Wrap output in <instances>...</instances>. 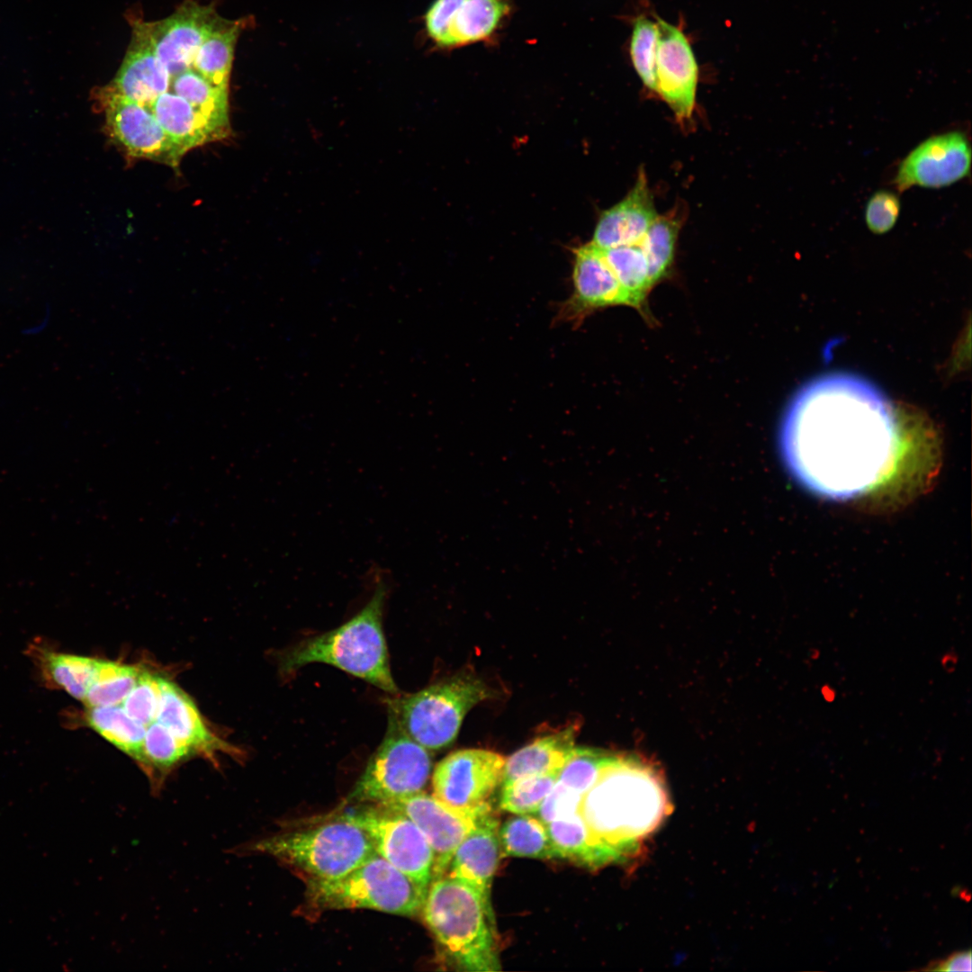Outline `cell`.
<instances>
[{"label":"cell","instance_id":"ffe728a7","mask_svg":"<svg viewBox=\"0 0 972 972\" xmlns=\"http://www.w3.org/2000/svg\"><path fill=\"white\" fill-rule=\"evenodd\" d=\"M658 217L643 169L627 195L600 215L591 243L599 248L638 244Z\"/></svg>","mask_w":972,"mask_h":972},{"label":"cell","instance_id":"f1b7e54d","mask_svg":"<svg viewBox=\"0 0 972 972\" xmlns=\"http://www.w3.org/2000/svg\"><path fill=\"white\" fill-rule=\"evenodd\" d=\"M499 840L505 856L554 859L547 827L536 816L509 817L499 827Z\"/></svg>","mask_w":972,"mask_h":972},{"label":"cell","instance_id":"83f0119b","mask_svg":"<svg viewBox=\"0 0 972 972\" xmlns=\"http://www.w3.org/2000/svg\"><path fill=\"white\" fill-rule=\"evenodd\" d=\"M39 655L40 670L47 682L84 701L94 681L99 660L50 651H42Z\"/></svg>","mask_w":972,"mask_h":972},{"label":"cell","instance_id":"ab89813d","mask_svg":"<svg viewBox=\"0 0 972 972\" xmlns=\"http://www.w3.org/2000/svg\"><path fill=\"white\" fill-rule=\"evenodd\" d=\"M924 970L931 971H971L972 956L971 950L954 952L945 959L930 963Z\"/></svg>","mask_w":972,"mask_h":972},{"label":"cell","instance_id":"d6986e66","mask_svg":"<svg viewBox=\"0 0 972 972\" xmlns=\"http://www.w3.org/2000/svg\"><path fill=\"white\" fill-rule=\"evenodd\" d=\"M170 80L143 22H137L122 63L107 88L148 108L158 95L168 90Z\"/></svg>","mask_w":972,"mask_h":972},{"label":"cell","instance_id":"ba28073f","mask_svg":"<svg viewBox=\"0 0 972 972\" xmlns=\"http://www.w3.org/2000/svg\"><path fill=\"white\" fill-rule=\"evenodd\" d=\"M432 769L429 751L391 716L385 736L369 759L348 800L383 806L421 792Z\"/></svg>","mask_w":972,"mask_h":972},{"label":"cell","instance_id":"9a60e30c","mask_svg":"<svg viewBox=\"0 0 972 972\" xmlns=\"http://www.w3.org/2000/svg\"><path fill=\"white\" fill-rule=\"evenodd\" d=\"M655 94L670 106L679 123L690 122L696 104L698 66L683 29L657 17Z\"/></svg>","mask_w":972,"mask_h":972},{"label":"cell","instance_id":"f35d334b","mask_svg":"<svg viewBox=\"0 0 972 972\" xmlns=\"http://www.w3.org/2000/svg\"><path fill=\"white\" fill-rule=\"evenodd\" d=\"M582 795L557 780L535 814L544 824L567 821L579 815Z\"/></svg>","mask_w":972,"mask_h":972},{"label":"cell","instance_id":"f546056e","mask_svg":"<svg viewBox=\"0 0 972 972\" xmlns=\"http://www.w3.org/2000/svg\"><path fill=\"white\" fill-rule=\"evenodd\" d=\"M175 94L185 99L216 126L230 133L228 89L220 88L194 69H187L170 80Z\"/></svg>","mask_w":972,"mask_h":972},{"label":"cell","instance_id":"4dcf8cb0","mask_svg":"<svg viewBox=\"0 0 972 972\" xmlns=\"http://www.w3.org/2000/svg\"><path fill=\"white\" fill-rule=\"evenodd\" d=\"M145 765L142 769L154 790H159L168 772L193 753L166 726L154 721L146 727L143 741Z\"/></svg>","mask_w":972,"mask_h":972},{"label":"cell","instance_id":"4fadbf2b","mask_svg":"<svg viewBox=\"0 0 972 972\" xmlns=\"http://www.w3.org/2000/svg\"><path fill=\"white\" fill-rule=\"evenodd\" d=\"M971 146L960 130L932 135L914 147L899 163L892 184L904 192L912 187L939 189L970 174Z\"/></svg>","mask_w":972,"mask_h":972},{"label":"cell","instance_id":"d6a6232c","mask_svg":"<svg viewBox=\"0 0 972 972\" xmlns=\"http://www.w3.org/2000/svg\"><path fill=\"white\" fill-rule=\"evenodd\" d=\"M140 672L131 665L99 660L83 702L88 707L120 705L136 684Z\"/></svg>","mask_w":972,"mask_h":972},{"label":"cell","instance_id":"7c38bea8","mask_svg":"<svg viewBox=\"0 0 972 972\" xmlns=\"http://www.w3.org/2000/svg\"><path fill=\"white\" fill-rule=\"evenodd\" d=\"M379 806L403 814L423 832L434 854L432 880L446 874L458 845L492 810L490 803L474 810L457 809L422 791Z\"/></svg>","mask_w":972,"mask_h":972},{"label":"cell","instance_id":"8d00e7d4","mask_svg":"<svg viewBox=\"0 0 972 972\" xmlns=\"http://www.w3.org/2000/svg\"><path fill=\"white\" fill-rule=\"evenodd\" d=\"M160 698L161 677L140 670L122 706L131 718L147 727L157 719Z\"/></svg>","mask_w":972,"mask_h":972},{"label":"cell","instance_id":"7402d4cb","mask_svg":"<svg viewBox=\"0 0 972 972\" xmlns=\"http://www.w3.org/2000/svg\"><path fill=\"white\" fill-rule=\"evenodd\" d=\"M148 109L184 154L229 135L174 92L158 95Z\"/></svg>","mask_w":972,"mask_h":972},{"label":"cell","instance_id":"836d02e7","mask_svg":"<svg viewBox=\"0 0 972 972\" xmlns=\"http://www.w3.org/2000/svg\"><path fill=\"white\" fill-rule=\"evenodd\" d=\"M558 775H530L501 784L500 807L516 814H535L557 782Z\"/></svg>","mask_w":972,"mask_h":972},{"label":"cell","instance_id":"4316f807","mask_svg":"<svg viewBox=\"0 0 972 972\" xmlns=\"http://www.w3.org/2000/svg\"><path fill=\"white\" fill-rule=\"evenodd\" d=\"M612 272L632 297L635 310L647 318V297L654 287L645 255L639 244L600 248Z\"/></svg>","mask_w":972,"mask_h":972},{"label":"cell","instance_id":"7a4b0ae2","mask_svg":"<svg viewBox=\"0 0 972 972\" xmlns=\"http://www.w3.org/2000/svg\"><path fill=\"white\" fill-rule=\"evenodd\" d=\"M671 807L662 775L652 764L636 756L611 754L582 795L579 814L592 837L621 862L639 852Z\"/></svg>","mask_w":972,"mask_h":972},{"label":"cell","instance_id":"484cf974","mask_svg":"<svg viewBox=\"0 0 972 972\" xmlns=\"http://www.w3.org/2000/svg\"><path fill=\"white\" fill-rule=\"evenodd\" d=\"M85 720L95 733L135 760L141 769L144 768L146 726L131 718L122 706L88 707Z\"/></svg>","mask_w":972,"mask_h":972},{"label":"cell","instance_id":"cb8c5ba5","mask_svg":"<svg viewBox=\"0 0 972 972\" xmlns=\"http://www.w3.org/2000/svg\"><path fill=\"white\" fill-rule=\"evenodd\" d=\"M554 852L562 859L591 869L619 862L616 855L595 840L581 817L545 824Z\"/></svg>","mask_w":972,"mask_h":972},{"label":"cell","instance_id":"6da1fadb","mask_svg":"<svg viewBox=\"0 0 972 972\" xmlns=\"http://www.w3.org/2000/svg\"><path fill=\"white\" fill-rule=\"evenodd\" d=\"M898 411L868 379L816 376L793 395L780 420L786 470L809 492L834 501L860 497L892 471L901 449Z\"/></svg>","mask_w":972,"mask_h":972},{"label":"cell","instance_id":"8fae6325","mask_svg":"<svg viewBox=\"0 0 972 972\" xmlns=\"http://www.w3.org/2000/svg\"><path fill=\"white\" fill-rule=\"evenodd\" d=\"M505 760L499 753L483 749L454 752L435 768L434 796L457 809L474 810L490 804L501 783Z\"/></svg>","mask_w":972,"mask_h":972},{"label":"cell","instance_id":"d590c367","mask_svg":"<svg viewBox=\"0 0 972 972\" xmlns=\"http://www.w3.org/2000/svg\"><path fill=\"white\" fill-rule=\"evenodd\" d=\"M611 754L590 748H574L561 770L558 781L583 795L595 782Z\"/></svg>","mask_w":972,"mask_h":972},{"label":"cell","instance_id":"277c9868","mask_svg":"<svg viewBox=\"0 0 972 972\" xmlns=\"http://www.w3.org/2000/svg\"><path fill=\"white\" fill-rule=\"evenodd\" d=\"M421 912L446 958L458 970L500 969L492 908L472 886L447 875L435 878Z\"/></svg>","mask_w":972,"mask_h":972},{"label":"cell","instance_id":"3957f363","mask_svg":"<svg viewBox=\"0 0 972 972\" xmlns=\"http://www.w3.org/2000/svg\"><path fill=\"white\" fill-rule=\"evenodd\" d=\"M388 591L387 583L380 578L367 603L348 621L281 652L277 655L281 673L289 675L307 664L321 662L397 694L382 627Z\"/></svg>","mask_w":972,"mask_h":972},{"label":"cell","instance_id":"d4e9b609","mask_svg":"<svg viewBox=\"0 0 972 972\" xmlns=\"http://www.w3.org/2000/svg\"><path fill=\"white\" fill-rule=\"evenodd\" d=\"M241 29L240 21L221 18L200 46L192 68L212 85L228 89L235 47Z\"/></svg>","mask_w":972,"mask_h":972},{"label":"cell","instance_id":"74e56055","mask_svg":"<svg viewBox=\"0 0 972 972\" xmlns=\"http://www.w3.org/2000/svg\"><path fill=\"white\" fill-rule=\"evenodd\" d=\"M901 211L899 196L890 190L874 193L865 206L864 219L868 229L874 234L882 235L896 224Z\"/></svg>","mask_w":972,"mask_h":972},{"label":"cell","instance_id":"5bb4252c","mask_svg":"<svg viewBox=\"0 0 972 972\" xmlns=\"http://www.w3.org/2000/svg\"><path fill=\"white\" fill-rule=\"evenodd\" d=\"M110 135L134 158L177 166L184 155L152 112L107 87L99 93Z\"/></svg>","mask_w":972,"mask_h":972},{"label":"cell","instance_id":"44dd1931","mask_svg":"<svg viewBox=\"0 0 972 972\" xmlns=\"http://www.w3.org/2000/svg\"><path fill=\"white\" fill-rule=\"evenodd\" d=\"M156 721L166 726L193 752L212 760L217 752H231L230 746L210 732L192 698L176 684L161 678V698Z\"/></svg>","mask_w":972,"mask_h":972},{"label":"cell","instance_id":"8992f818","mask_svg":"<svg viewBox=\"0 0 972 972\" xmlns=\"http://www.w3.org/2000/svg\"><path fill=\"white\" fill-rule=\"evenodd\" d=\"M492 696L481 679L459 673L416 693L388 699V716L421 746L439 751L455 740L465 715Z\"/></svg>","mask_w":972,"mask_h":972},{"label":"cell","instance_id":"ac0fdd59","mask_svg":"<svg viewBox=\"0 0 972 972\" xmlns=\"http://www.w3.org/2000/svg\"><path fill=\"white\" fill-rule=\"evenodd\" d=\"M499 824L493 810L482 814L456 848L446 870L447 876L475 889L490 907L492 880L500 856Z\"/></svg>","mask_w":972,"mask_h":972},{"label":"cell","instance_id":"5b68a950","mask_svg":"<svg viewBox=\"0 0 972 972\" xmlns=\"http://www.w3.org/2000/svg\"><path fill=\"white\" fill-rule=\"evenodd\" d=\"M266 854L310 878H338L375 853L368 834L340 815L321 824L261 839L239 850Z\"/></svg>","mask_w":972,"mask_h":972},{"label":"cell","instance_id":"30bf717a","mask_svg":"<svg viewBox=\"0 0 972 972\" xmlns=\"http://www.w3.org/2000/svg\"><path fill=\"white\" fill-rule=\"evenodd\" d=\"M511 8L510 0H433L424 14L425 33L439 50L489 43Z\"/></svg>","mask_w":972,"mask_h":972},{"label":"cell","instance_id":"52a82bcc","mask_svg":"<svg viewBox=\"0 0 972 972\" xmlns=\"http://www.w3.org/2000/svg\"><path fill=\"white\" fill-rule=\"evenodd\" d=\"M428 888L375 852L338 878H309L307 896L322 910L365 908L412 916L421 912Z\"/></svg>","mask_w":972,"mask_h":972},{"label":"cell","instance_id":"2e32d148","mask_svg":"<svg viewBox=\"0 0 972 972\" xmlns=\"http://www.w3.org/2000/svg\"><path fill=\"white\" fill-rule=\"evenodd\" d=\"M573 290L557 314L562 322L580 323L591 312L611 306L635 309L630 294L621 285L602 251L591 242L573 251Z\"/></svg>","mask_w":972,"mask_h":972},{"label":"cell","instance_id":"1f68e13d","mask_svg":"<svg viewBox=\"0 0 972 972\" xmlns=\"http://www.w3.org/2000/svg\"><path fill=\"white\" fill-rule=\"evenodd\" d=\"M682 220L677 210L660 216L638 243L648 262L650 277L655 286L666 278L672 267Z\"/></svg>","mask_w":972,"mask_h":972},{"label":"cell","instance_id":"e0dca14e","mask_svg":"<svg viewBox=\"0 0 972 972\" xmlns=\"http://www.w3.org/2000/svg\"><path fill=\"white\" fill-rule=\"evenodd\" d=\"M220 20L212 7L186 1L168 17L143 25L172 78L192 68L200 46Z\"/></svg>","mask_w":972,"mask_h":972},{"label":"cell","instance_id":"603a6c76","mask_svg":"<svg viewBox=\"0 0 972 972\" xmlns=\"http://www.w3.org/2000/svg\"><path fill=\"white\" fill-rule=\"evenodd\" d=\"M576 725L542 736L505 760L501 783L520 777L559 774L575 748Z\"/></svg>","mask_w":972,"mask_h":972},{"label":"cell","instance_id":"9c48e42d","mask_svg":"<svg viewBox=\"0 0 972 972\" xmlns=\"http://www.w3.org/2000/svg\"><path fill=\"white\" fill-rule=\"evenodd\" d=\"M341 815L364 830L377 854L415 881L429 886L433 850L423 832L409 817L375 805Z\"/></svg>","mask_w":972,"mask_h":972},{"label":"cell","instance_id":"e575fe53","mask_svg":"<svg viewBox=\"0 0 972 972\" xmlns=\"http://www.w3.org/2000/svg\"><path fill=\"white\" fill-rule=\"evenodd\" d=\"M657 43V22L645 15L637 16L633 22L630 58L644 86L654 93Z\"/></svg>","mask_w":972,"mask_h":972}]
</instances>
